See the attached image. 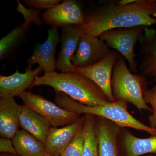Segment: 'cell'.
<instances>
[{"label": "cell", "instance_id": "cell-12", "mask_svg": "<svg viewBox=\"0 0 156 156\" xmlns=\"http://www.w3.org/2000/svg\"><path fill=\"white\" fill-rule=\"evenodd\" d=\"M58 27L51 26L48 30V38L43 44H38L27 60L29 66L38 64L45 73L55 71L56 61L55 55L57 46L60 42Z\"/></svg>", "mask_w": 156, "mask_h": 156}, {"label": "cell", "instance_id": "cell-4", "mask_svg": "<svg viewBox=\"0 0 156 156\" xmlns=\"http://www.w3.org/2000/svg\"><path fill=\"white\" fill-rule=\"evenodd\" d=\"M145 85L144 78L132 73L126 65L125 58L119 56L113 70L112 80L115 101H124L132 104L140 111H151L144 98Z\"/></svg>", "mask_w": 156, "mask_h": 156}, {"label": "cell", "instance_id": "cell-2", "mask_svg": "<svg viewBox=\"0 0 156 156\" xmlns=\"http://www.w3.org/2000/svg\"><path fill=\"white\" fill-rule=\"evenodd\" d=\"M47 86L56 92H62L72 99L89 106L103 105L110 102L101 89L91 80L77 72L53 71L37 76L31 87Z\"/></svg>", "mask_w": 156, "mask_h": 156}, {"label": "cell", "instance_id": "cell-11", "mask_svg": "<svg viewBox=\"0 0 156 156\" xmlns=\"http://www.w3.org/2000/svg\"><path fill=\"white\" fill-rule=\"evenodd\" d=\"M61 49L56 59V69L61 73H75L77 67L71 58L77 49L82 34L81 26L68 25L61 27Z\"/></svg>", "mask_w": 156, "mask_h": 156}, {"label": "cell", "instance_id": "cell-20", "mask_svg": "<svg viewBox=\"0 0 156 156\" xmlns=\"http://www.w3.org/2000/svg\"><path fill=\"white\" fill-rule=\"evenodd\" d=\"M123 142L127 156H140L147 154H156V135L139 138L130 132H126Z\"/></svg>", "mask_w": 156, "mask_h": 156}, {"label": "cell", "instance_id": "cell-21", "mask_svg": "<svg viewBox=\"0 0 156 156\" xmlns=\"http://www.w3.org/2000/svg\"><path fill=\"white\" fill-rule=\"evenodd\" d=\"M95 116L85 114L83 126L84 144L82 156H98V144L94 130Z\"/></svg>", "mask_w": 156, "mask_h": 156}, {"label": "cell", "instance_id": "cell-9", "mask_svg": "<svg viewBox=\"0 0 156 156\" xmlns=\"http://www.w3.org/2000/svg\"><path fill=\"white\" fill-rule=\"evenodd\" d=\"M43 22L51 26L62 27L85 24V15L81 5L74 0H66L46 10L42 15Z\"/></svg>", "mask_w": 156, "mask_h": 156}, {"label": "cell", "instance_id": "cell-16", "mask_svg": "<svg viewBox=\"0 0 156 156\" xmlns=\"http://www.w3.org/2000/svg\"><path fill=\"white\" fill-rule=\"evenodd\" d=\"M21 105L13 97L0 98V135L12 139L20 126L19 116Z\"/></svg>", "mask_w": 156, "mask_h": 156}, {"label": "cell", "instance_id": "cell-26", "mask_svg": "<svg viewBox=\"0 0 156 156\" xmlns=\"http://www.w3.org/2000/svg\"><path fill=\"white\" fill-rule=\"evenodd\" d=\"M0 156H20L18 155L12 154H2Z\"/></svg>", "mask_w": 156, "mask_h": 156}, {"label": "cell", "instance_id": "cell-19", "mask_svg": "<svg viewBox=\"0 0 156 156\" xmlns=\"http://www.w3.org/2000/svg\"><path fill=\"white\" fill-rule=\"evenodd\" d=\"M140 38L144 53V59L140 69L146 75L153 77L156 80V37L155 33L145 28Z\"/></svg>", "mask_w": 156, "mask_h": 156}, {"label": "cell", "instance_id": "cell-3", "mask_svg": "<svg viewBox=\"0 0 156 156\" xmlns=\"http://www.w3.org/2000/svg\"><path fill=\"white\" fill-rule=\"evenodd\" d=\"M55 101L58 106L70 112L101 117L111 121L118 127L133 128L145 131L151 136L156 135V128L147 126L135 119L128 111V102L124 101H115L103 105L89 106L72 99L64 93L57 92Z\"/></svg>", "mask_w": 156, "mask_h": 156}, {"label": "cell", "instance_id": "cell-10", "mask_svg": "<svg viewBox=\"0 0 156 156\" xmlns=\"http://www.w3.org/2000/svg\"><path fill=\"white\" fill-rule=\"evenodd\" d=\"M108 47L98 37L82 33L76 51L72 57V63L77 68L95 64L111 52Z\"/></svg>", "mask_w": 156, "mask_h": 156}, {"label": "cell", "instance_id": "cell-15", "mask_svg": "<svg viewBox=\"0 0 156 156\" xmlns=\"http://www.w3.org/2000/svg\"><path fill=\"white\" fill-rule=\"evenodd\" d=\"M94 130L98 140V156H119L117 138L119 127L109 120L98 117Z\"/></svg>", "mask_w": 156, "mask_h": 156}, {"label": "cell", "instance_id": "cell-5", "mask_svg": "<svg viewBox=\"0 0 156 156\" xmlns=\"http://www.w3.org/2000/svg\"><path fill=\"white\" fill-rule=\"evenodd\" d=\"M24 105L46 119L52 127H63L79 119L80 114L70 112L41 95L25 91L20 95Z\"/></svg>", "mask_w": 156, "mask_h": 156}, {"label": "cell", "instance_id": "cell-25", "mask_svg": "<svg viewBox=\"0 0 156 156\" xmlns=\"http://www.w3.org/2000/svg\"><path fill=\"white\" fill-rule=\"evenodd\" d=\"M0 152L2 154L17 155L12 139L6 137L0 138Z\"/></svg>", "mask_w": 156, "mask_h": 156}, {"label": "cell", "instance_id": "cell-23", "mask_svg": "<svg viewBox=\"0 0 156 156\" xmlns=\"http://www.w3.org/2000/svg\"><path fill=\"white\" fill-rule=\"evenodd\" d=\"M144 98L146 103L152 106V114L148 119L150 127L156 128V86L151 89H146L144 94Z\"/></svg>", "mask_w": 156, "mask_h": 156}, {"label": "cell", "instance_id": "cell-6", "mask_svg": "<svg viewBox=\"0 0 156 156\" xmlns=\"http://www.w3.org/2000/svg\"><path fill=\"white\" fill-rule=\"evenodd\" d=\"M145 30V27L136 26L129 28L114 29L105 31L98 36L113 49L122 54L128 61L130 69L136 70L134 48Z\"/></svg>", "mask_w": 156, "mask_h": 156}, {"label": "cell", "instance_id": "cell-17", "mask_svg": "<svg viewBox=\"0 0 156 156\" xmlns=\"http://www.w3.org/2000/svg\"><path fill=\"white\" fill-rule=\"evenodd\" d=\"M20 126L35 137L45 144L52 126L49 122L25 105H21L19 116Z\"/></svg>", "mask_w": 156, "mask_h": 156}, {"label": "cell", "instance_id": "cell-13", "mask_svg": "<svg viewBox=\"0 0 156 156\" xmlns=\"http://www.w3.org/2000/svg\"><path fill=\"white\" fill-rule=\"evenodd\" d=\"M42 70L39 66L32 69V66H28L24 73L17 70L11 75L0 76V97H19L26 89L31 87L36 77Z\"/></svg>", "mask_w": 156, "mask_h": 156}, {"label": "cell", "instance_id": "cell-1", "mask_svg": "<svg viewBox=\"0 0 156 156\" xmlns=\"http://www.w3.org/2000/svg\"><path fill=\"white\" fill-rule=\"evenodd\" d=\"M156 24V1L134 0L132 3L109 4L85 15L82 33L98 37L114 29L149 26Z\"/></svg>", "mask_w": 156, "mask_h": 156}, {"label": "cell", "instance_id": "cell-7", "mask_svg": "<svg viewBox=\"0 0 156 156\" xmlns=\"http://www.w3.org/2000/svg\"><path fill=\"white\" fill-rule=\"evenodd\" d=\"M119 57L117 51H111L97 63L87 67H77L76 72L94 82L111 102L115 101L112 91V72Z\"/></svg>", "mask_w": 156, "mask_h": 156}, {"label": "cell", "instance_id": "cell-22", "mask_svg": "<svg viewBox=\"0 0 156 156\" xmlns=\"http://www.w3.org/2000/svg\"><path fill=\"white\" fill-rule=\"evenodd\" d=\"M84 144V134L83 126L79 129L61 156H82Z\"/></svg>", "mask_w": 156, "mask_h": 156}, {"label": "cell", "instance_id": "cell-18", "mask_svg": "<svg viewBox=\"0 0 156 156\" xmlns=\"http://www.w3.org/2000/svg\"><path fill=\"white\" fill-rule=\"evenodd\" d=\"M12 140L20 156H45L47 154L44 144L23 129L17 131Z\"/></svg>", "mask_w": 156, "mask_h": 156}, {"label": "cell", "instance_id": "cell-8", "mask_svg": "<svg viewBox=\"0 0 156 156\" xmlns=\"http://www.w3.org/2000/svg\"><path fill=\"white\" fill-rule=\"evenodd\" d=\"M17 10L24 18V22L12 30L0 40V59H5L19 46L25 37L32 23L41 25L43 23L39 17L40 10L27 9L17 1Z\"/></svg>", "mask_w": 156, "mask_h": 156}, {"label": "cell", "instance_id": "cell-14", "mask_svg": "<svg viewBox=\"0 0 156 156\" xmlns=\"http://www.w3.org/2000/svg\"><path fill=\"white\" fill-rule=\"evenodd\" d=\"M85 118L80 117L72 124L61 128L51 127L44 144L46 154L61 156L79 129L83 126Z\"/></svg>", "mask_w": 156, "mask_h": 156}, {"label": "cell", "instance_id": "cell-27", "mask_svg": "<svg viewBox=\"0 0 156 156\" xmlns=\"http://www.w3.org/2000/svg\"><path fill=\"white\" fill-rule=\"evenodd\" d=\"M45 156H52L50 155L46 154Z\"/></svg>", "mask_w": 156, "mask_h": 156}, {"label": "cell", "instance_id": "cell-24", "mask_svg": "<svg viewBox=\"0 0 156 156\" xmlns=\"http://www.w3.org/2000/svg\"><path fill=\"white\" fill-rule=\"evenodd\" d=\"M59 0H26V5L32 9L41 10L49 9L60 3Z\"/></svg>", "mask_w": 156, "mask_h": 156}]
</instances>
